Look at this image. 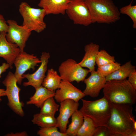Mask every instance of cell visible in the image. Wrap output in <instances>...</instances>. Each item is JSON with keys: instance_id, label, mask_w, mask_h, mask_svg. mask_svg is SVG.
I'll use <instances>...</instances> for the list:
<instances>
[{"instance_id": "5bb4252c", "label": "cell", "mask_w": 136, "mask_h": 136, "mask_svg": "<svg viewBox=\"0 0 136 136\" xmlns=\"http://www.w3.org/2000/svg\"><path fill=\"white\" fill-rule=\"evenodd\" d=\"M6 33L5 31L0 33V57L6 60L11 69L15 60L21 51L16 44L7 41Z\"/></svg>"}, {"instance_id": "8fae6325", "label": "cell", "mask_w": 136, "mask_h": 136, "mask_svg": "<svg viewBox=\"0 0 136 136\" xmlns=\"http://www.w3.org/2000/svg\"><path fill=\"white\" fill-rule=\"evenodd\" d=\"M50 57L48 52H43L42 53L40 59L41 64L38 69L31 74H24L22 76L26 78L28 81L24 82L23 85L25 87L30 86L35 89L42 85V84L46 76L45 74L47 69L49 59Z\"/></svg>"}, {"instance_id": "ba28073f", "label": "cell", "mask_w": 136, "mask_h": 136, "mask_svg": "<svg viewBox=\"0 0 136 136\" xmlns=\"http://www.w3.org/2000/svg\"><path fill=\"white\" fill-rule=\"evenodd\" d=\"M65 13L75 24L87 26L92 23L90 13L84 0L70 1Z\"/></svg>"}, {"instance_id": "277c9868", "label": "cell", "mask_w": 136, "mask_h": 136, "mask_svg": "<svg viewBox=\"0 0 136 136\" xmlns=\"http://www.w3.org/2000/svg\"><path fill=\"white\" fill-rule=\"evenodd\" d=\"M81 99L82 106L80 110L83 115L91 118L96 127H106L111 114V102L104 96L94 101Z\"/></svg>"}, {"instance_id": "ac0fdd59", "label": "cell", "mask_w": 136, "mask_h": 136, "mask_svg": "<svg viewBox=\"0 0 136 136\" xmlns=\"http://www.w3.org/2000/svg\"><path fill=\"white\" fill-rule=\"evenodd\" d=\"M35 89L34 94L27 101V105H33L40 108L47 99L54 97L55 94V91H51L42 85Z\"/></svg>"}, {"instance_id": "484cf974", "label": "cell", "mask_w": 136, "mask_h": 136, "mask_svg": "<svg viewBox=\"0 0 136 136\" xmlns=\"http://www.w3.org/2000/svg\"><path fill=\"white\" fill-rule=\"evenodd\" d=\"M115 62V57L110 55L104 50L99 51L96 58V64L98 67Z\"/></svg>"}, {"instance_id": "4fadbf2b", "label": "cell", "mask_w": 136, "mask_h": 136, "mask_svg": "<svg viewBox=\"0 0 136 136\" xmlns=\"http://www.w3.org/2000/svg\"><path fill=\"white\" fill-rule=\"evenodd\" d=\"M85 96L83 92L71 82L61 80L59 88L55 92L54 97L57 102L60 103L67 99L78 102Z\"/></svg>"}, {"instance_id": "cb8c5ba5", "label": "cell", "mask_w": 136, "mask_h": 136, "mask_svg": "<svg viewBox=\"0 0 136 136\" xmlns=\"http://www.w3.org/2000/svg\"><path fill=\"white\" fill-rule=\"evenodd\" d=\"M54 97H50L43 104L41 107L40 113L43 114L54 116L57 111L60 105L55 102Z\"/></svg>"}, {"instance_id": "30bf717a", "label": "cell", "mask_w": 136, "mask_h": 136, "mask_svg": "<svg viewBox=\"0 0 136 136\" xmlns=\"http://www.w3.org/2000/svg\"><path fill=\"white\" fill-rule=\"evenodd\" d=\"M7 22L8 25L6 35L7 40L10 43L16 44L21 52L24 51L31 32L22 25H19L14 20L9 19Z\"/></svg>"}, {"instance_id": "f546056e", "label": "cell", "mask_w": 136, "mask_h": 136, "mask_svg": "<svg viewBox=\"0 0 136 136\" xmlns=\"http://www.w3.org/2000/svg\"><path fill=\"white\" fill-rule=\"evenodd\" d=\"M7 23L3 16L0 14V33L3 31L7 32L8 28V25Z\"/></svg>"}, {"instance_id": "1f68e13d", "label": "cell", "mask_w": 136, "mask_h": 136, "mask_svg": "<svg viewBox=\"0 0 136 136\" xmlns=\"http://www.w3.org/2000/svg\"><path fill=\"white\" fill-rule=\"evenodd\" d=\"M5 136H27L28 134L25 131L15 133H8Z\"/></svg>"}, {"instance_id": "e0dca14e", "label": "cell", "mask_w": 136, "mask_h": 136, "mask_svg": "<svg viewBox=\"0 0 136 136\" xmlns=\"http://www.w3.org/2000/svg\"><path fill=\"white\" fill-rule=\"evenodd\" d=\"M99 48V45L92 42L86 45L84 48V56L78 63L82 67L88 68L90 73L95 70L96 58Z\"/></svg>"}, {"instance_id": "d590c367", "label": "cell", "mask_w": 136, "mask_h": 136, "mask_svg": "<svg viewBox=\"0 0 136 136\" xmlns=\"http://www.w3.org/2000/svg\"><path fill=\"white\" fill-rule=\"evenodd\" d=\"M70 0V1H71V0Z\"/></svg>"}, {"instance_id": "4dcf8cb0", "label": "cell", "mask_w": 136, "mask_h": 136, "mask_svg": "<svg viewBox=\"0 0 136 136\" xmlns=\"http://www.w3.org/2000/svg\"><path fill=\"white\" fill-rule=\"evenodd\" d=\"M128 80L133 87L136 89V70L134 69L129 76Z\"/></svg>"}, {"instance_id": "d6986e66", "label": "cell", "mask_w": 136, "mask_h": 136, "mask_svg": "<svg viewBox=\"0 0 136 136\" xmlns=\"http://www.w3.org/2000/svg\"><path fill=\"white\" fill-rule=\"evenodd\" d=\"M135 69V66L132 65L131 61H128L121 66L116 70L106 77V81L126 79L131 72Z\"/></svg>"}, {"instance_id": "7402d4cb", "label": "cell", "mask_w": 136, "mask_h": 136, "mask_svg": "<svg viewBox=\"0 0 136 136\" xmlns=\"http://www.w3.org/2000/svg\"><path fill=\"white\" fill-rule=\"evenodd\" d=\"M31 122L41 128L56 127L57 124L56 119L54 116L40 113L34 115Z\"/></svg>"}, {"instance_id": "f1b7e54d", "label": "cell", "mask_w": 136, "mask_h": 136, "mask_svg": "<svg viewBox=\"0 0 136 136\" xmlns=\"http://www.w3.org/2000/svg\"><path fill=\"white\" fill-rule=\"evenodd\" d=\"M93 136H110L109 130L105 126H99L96 127Z\"/></svg>"}, {"instance_id": "d6a6232c", "label": "cell", "mask_w": 136, "mask_h": 136, "mask_svg": "<svg viewBox=\"0 0 136 136\" xmlns=\"http://www.w3.org/2000/svg\"><path fill=\"white\" fill-rule=\"evenodd\" d=\"M10 68L9 64L7 63H3L0 66V78L1 77L2 74L6 72L7 70Z\"/></svg>"}, {"instance_id": "7a4b0ae2", "label": "cell", "mask_w": 136, "mask_h": 136, "mask_svg": "<svg viewBox=\"0 0 136 136\" xmlns=\"http://www.w3.org/2000/svg\"><path fill=\"white\" fill-rule=\"evenodd\" d=\"M104 96L110 102L132 105L136 100V89L126 79L106 81L103 88Z\"/></svg>"}, {"instance_id": "8992f818", "label": "cell", "mask_w": 136, "mask_h": 136, "mask_svg": "<svg viewBox=\"0 0 136 136\" xmlns=\"http://www.w3.org/2000/svg\"><path fill=\"white\" fill-rule=\"evenodd\" d=\"M2 83L6 87L5 90L8 100V105L16 114L23 117L24 113L22 107L24 104L20 101L19 93L21 89L17 85V80L14 74L9 72Z\"/></svg>"}, {"instance_id": "2e32d148", "label": "cell", "mask_w": 136, "mask_h": 136, "mask_svg": "<svg viewBox=\"0 0 136 136\" xmlns=\"http://www.w3.org/2000/svg\"><path fill=\"white\" fill-rule=\"evenodd\" d=\"M69 0H40L38 6L44 9L46 15H63L65 13Z\"/></svg>"}, {"instance_id": "83f0119b", "label": "cell", "mask_w": 136, "mask_h": 136, "mask_svg": "<svg viewBox=\"0 0 136 136\" xmlns=\"http://www.w3.org/2000/svg\"><path fill=\"white\" fill-rule=\"evenodd\" d=\"M132 1L128 5L121 8L120 9V13L126 14L132 19L133 28H136V5L132 6Z\"/></svg>"}, {"instance_id": "836d02e7", "label": "cell", "mask_w": 136, "mask_h": 136, "mask_svg": "<svg viewBox=\"0 0 136 136\" xmlns=\"http://www.w3.org/2000/svg\"><path fill=\"white\" fill-rule=\"evenodd\" d=\"M6 96L5 90L4 89H0V101L2 100L1 97Z\"/></svg>"}, {"instance_id": "9c48e42d", "label": "cell", "mask_w": 136, "mask_h": 136, "mask_svg": "<svg viewBox=\"0 0 136 136\" xmlns=\"http://www.w3.org/2000/svg\"><path fill=\"white\" fill-rule=\"evenodd\" d=\"M40 59L33 54H29L24 51L21 52L14 62L16 69L14 75L17 80V83L21 85L24 78L23 75L31 69L34 71L35 67L41 63Z\"/></svg>"}, {"instance_id": "d4e9b609", "label": "cell", "mask_w": 136, "mask_h": 136, "mask_svg": "<svg viewBox=\"0 0 136 136\" xmlns=\"http://www.w3.org/2000/svg\"><path fill=\"white\" fill-rule=\"evenodd\" d=\"M120 64L117 62L110 63L98 67L96 71L100 76L106 77L120 67Z\"/></svg>"}, {"instance_id": "3957f363", "label": "cell", "mask_w": 136, "mask_h": 136, "mask_svg": "<svg viewBox=\"0 0 136 136\" xmlns=\"http://www.w3.org/2000/svg\"><path fill=\"white\" fill-rule=\"evenodd\" d=\"M91 14L92 23L109 24L120 19V13L112 0H84Z\"/></svg>"}, {"instance_id": "e575fe53", "label": "cell", "mask_w": 136, "mask_h": 136, "mask_svg": "<svg viewBox=\"0 0 136 136\" xmlns=\"http://www.w3.org/2000/svg\"><path fill=\"white\" fill-rule=\"evenodd\" d=\"M136 136V130H134L128 136Z\"/></svg>"}, {"instance_id": "6da1fadb", "label": "cell", "mask_w": 136, "mask_h": 136, "mask_svg": "<svg viewBox=\"0 0 136 136\" xmlns=\"http://www.w3.org/2000/svg\"><path fill=\"white\" fill-rule=\"evenodd\" d=\"M111 112L107 126L110 136H128L136 130L132 105L111 102Z\"/></svg>"}, {"instance_id": "ffe728a7", "label": "cell", "mask_w": 136, "mask_h": 136, "mask_svg": "<svg viewBox=\"0 0 136 136\" xmlns=\"http://www.w3.org/2000/svg\"><path fill=\"white\" fill-rule=\"evenodd\" d=\"M61 79L57 72L53 69L48 70L47 75L44 78L42 85L52 91L59 88Z\"/></svg>"}, {"instance_id": "5b68a950", "label": "cell", "mask_w": 136, "mask_h": 136, "mask_svg": "<svg viewBox=\"0 0 136 136\" xmlns=\"http://www.w3.org/2000/svg\"><path fill=\"white\" fill-rule=\"evenodd\" d=\"M19 11L23 19L22 25L29 31L39 33L46 28L44 19L46 14L44 9L32 8L27 3L23 2L19 6Z\"/></svg>"}, {"instance_id": "603a6c76", "label": "cell", "mask_w": 136, "mask_h": 136, "mask_svg": "<svg viewBox=\"0 0 136 136\" xmlns=\"http://www.w3.org/2000/svg\"><path fill=\"white\" fill-rule=\"evenodd\" d=\"M83 116V123L77 133L76 136H93L96 127L91 118Z\"/></svg>"}, {"instance_id": "52a82bcc", "label": "cell", "mask_w": 136, "mask_h": 136, "mask_svg": "<svg viewBox=\"0 0 136 136\" xmlns=\"http://www.w3.org/2000/svg\"><path fill=\"white\" fill-rule=\"evenodd\" d=\"M62 80L77 83L84 81L90 72L89 70L82 68L74 59L69 58L62 62L58 68Z\"/></svg>"}, {"instance_id": "9a60e30c", "label": "cell", "mask_w": 136, "mask_h": 136, "mask_svg": "<svg viewBox=\"0 0 136 136\" xmlns=\"http://www.w3.org/2000/svg\"><path fill=\"white\" fill-rule=\"evenodd\" d=\"M90 73V76L84 81L86 87L83 92L85 96L94 98L98 96L106 81L105 77L100 76L96 71L94 70Z\"/></svg>"}, {"instance_id": "44dd1931", "label": "cell", "mask_w": 136, "mask_h": 136, "mask_svg": "<svg viewBox=\"0 0 136 136\" xmlns=\"http://www.w3.org/2000/svg\"><path fill=\"white\" fill-rule=\"evenodd\" d=\"M71 121L65 133L68 136H76L84 122V116L80 111L77 110L71 116Z\"/></svg>"}, {"instance_id": "7c38bea8", "label": "cell", "mask_w": 136, "mask_h": 136, "mask_svg": "<svg viewBox=\"0 0 136 136\" xmlns=\"http://www.w3.org/2000/svg\"><path fill=\"white\" fill-rule=\"evenodd\" d=\"M60 104L59 114L56 118V127L60 132L65 133L69 119L75 112L78 110L79 103L73 100L67 99Z\"/></svg>"}, {"instance_id": "4316f807", "label": "cell", "mask_w": 136, "mask_h": 136, "mask_svg": "<svg viewBox=\"0 0 136 136\" xmlns=\"http://www.w3.org/2000/svg\"><path fill=\"white\" fill-rule=\"evenodd\" d=\"M37 134L40 136H68L66 133H63L58 131L56 127H40Z\"/></svg>"}]
</instances>
